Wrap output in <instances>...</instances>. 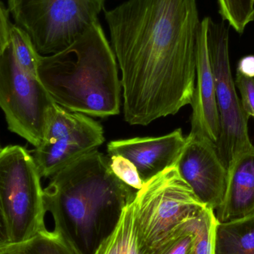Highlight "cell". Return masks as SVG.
<instances>
[{
	"mask_svg": "<svg viewBox=\"0 0 254 254\" xmlns=\"http://www.w3.org/2000/svg\"><path fill=\"white\" fill-rule=\"evenodd\" d=\"M104 11L127 123L147 126L190 104L201 25L197 0H127Z\"/></svg>",
	"mask_w": 254,
	"mask_h": 254,
	"instance_id": "6da1fadb",
	"label": "cell"
},
{
	"mask_svg": "<svg viewBox=\"0 0 254 254\" xmlns=\"http://www.w3.org/2000/svg\"><path fill=\"white\" fill-rule=\"evenodd\" d=\"M50 179L43 189L46 211L78 254H95L137 192L114 174L110 157L98 149Z\"/></svg>",
	"mask_w": 254,
	"mask_h": 254,
	"instance_id": "7a4b0ae2",
	"label": "cell"
},
{
	"mask_svg": "<svg viewBox=\"0 0 254 254\" xmlns=\"http://www.w3.org/2000/svg\"><path fill=\"white\" fill-rule=\"evenodd\" d=\"M37 76L53 101L68 111L102 119L120 113L118 62L99 22L62 52L41 55Z\"/></svg>",
	"mask_w": 254,
	"mask_h": 254,
	"instance_id": "3957f363",
	"label": "cell"
},
{
	"mask_svg": "<svg viewBox=\"0 0 254 254\" xmlns=\"http://www.w3.org/2000/svg\"><path fill=\"white\" fill-rule=\"evenodd\" d=\"M106 0H7L15 25L42 56L62 52L98 22Z\"/></svg>",
	"mask_w": 254,
	"mask_h": 254,
	"instance_id": "277c9868",
	"label": "cell"
},
{
	"mask_svg": "<svg viewBox=\"0 0 254 254\" xmlns=\"http://www.w3.org/2000/svg\"><path fill=\"white\" fill-rule=\"evenodd\" d=\"M41 176L32 154L23 146L9 145L0 150V204L10 245L29 241L47 229Z\"/></svg>",
	"mask_w": 254,
	"mask_h": 254,
	"instance_id": "5b68a950",
	"label": "cell"
},
{
	"mask_svg": "<svg viewBox=\"0 0 254 254\" xmlns=\"http://www.w3.org/2000/svg\"><path fill=\"white\" fill-rule=\"evenodd\" d=\"M142 244L148 254L181 224L204 207L176 166L143 184L132 201Z\"/></svg>",
	"mask_w": 254,
	"mask_h": 254,
	"instance_id": "8992f818",
	"label": "cell"
},
{
	"mask_svg": "<svg viewBox=\"0 0 254 254\" xmlns=\"http://www.w3.org/2000/svg\"><path fill=\"white\" fill-rule=\"evenodd\" d=\"M207 34V47L215 82L216 105L220 131L216 143L218 153L228 169L236 155L254 146L249 134L250 118L244 111L237 95L231 71L229 55V27L225 21L202 19Z\"/></svg>",
	"mask_w": 254,
	"mask_h": 254,
	"instance_id": "52a82bcc",
	"label": "cell"
},
{
	"mask_svg": "<svg viewBox=\"0 0 254 254\" xmlns=\"http://www.w3.org/2000/svg\"><path fill=\"white\" fill-rule=\"evenodd\" d=\"M55 104L38 77L18 65L8 43L0 54V108L8 129L37 147Z\"/></svg>",
	"mask_w": 254,
	"mask_h": 254,
	"instance_id": "ba28073f",
	"label": "cell"
},
{
	"mask_svg": "<svg viewBox=\"0 0 254 254\" xmlns=\"http://www.w3.org/2000/svg\"><path fill=\"white\" fill-rule=\"evenodd\" d=\"M105 141L104 128L90 116L55 104L33 158L42 178H52Z\"/></svg>",
	"mask_w": 254,
	"mask_h": 254,
	"instance_id": "9c48e42d",
	"label": "cell"
},
{
	"mask_svg": "<svg viewBox=\"0 0 254 254\" xmlns=\"http://www.w3.org/2000/svg\"><path fill=\"white\" fill-rule=\"evenodd\" d=\"M187 138L188 142L176 168L196 198L215 211L225 198L228 169L214 143L206 137L190 134Z\"/></svg>",
	"mask_w": 254,
	"mask_h": 254,
	"instance_id": "30bf717a",
	"label": "cell"
},
{
	"mask_svg": "<svg viewBox=\"0 0 254 254\" xmlns=\"http://www.w3.org/2000/svg\"><path fill=\"white\" fill-rule=\"evenodd\" d=\"M188 138L182 128L159 137H137L113 140L107 144L109 157L120 155L129 160L146 183L167 169L175 167Z\"/></svg>",
	"mask_w": 254,
	"mask_h": 254,
	"instance_id": "8fae6325",
	"label": "cell"
},
{
	"mask_svg": "<svg viewBox=\"0 0 254 254\" xmlns=\"http://www.w3.org/2000/svg\"><path fill=\"white\" fill-rule=\"evenodd\" d=\"M190 105L192 112L190 134L206 137L216 144L220 131V123L207 34L202 21L197 46L195 89Z\"/></svg>",
	"mask_w": 254,
	"mask_h": 254,
	"instance_id": "7c38bea8",
	"label": "cell"
},
{
	"mask_svg": "<svg viewBox=\"0 0 254 254\" xmlns=\"http://www.w3.org/2000/svg\"><path fill=\"white\" fill-rule=\"evenodd\" d=\"M228 173L225 198L215 213L218 222L254 215V146L234 157Z\"/></svg>",
	"mask_w": 254,
	"mask_h": 254,
	"instance_id": "4fadbf2b",
	"label": "cell"
},
{
	"mask_svg": "<svg viewBox=\"0 0 254 254\" xmlns=\"http://www.w3.org/2000/svg\"><path fill=\"white\" fill-rule=\"evenodd\" d=\"M95 254H148L140 240L132 201L124 209L114 229Z\"/></svg>",
	"mask_w": 254,
	"mask_h": 254,
	"instance_id": "5bb4252c",
	"label": "cell"
},
{
	"mask_svg": "<svg viewBox=\"0 0 254 254\" xmlns=\"http://www.w3.org/2000/svg\"><path fill=\"white\" fill-rule=\"evenodd\" d=\"M214 254H254V215L231 222H217Z\"/></svg>",
	"mask_w": 254,
	"mask_h": 254,
	"instance_id": "9a60e30c",
	"label": "cell"
},
{
	"mask_svg": "<svg viewBox=\"0 0 254 254\" xmlns=\"http://www.w3.org/2000/svg\"><path fill=\"white\" fill-rule=\"evenodd\" d=\"M0 254H78L65 237L56 229H47L29 241L10 245Z\"/></svg>",
	"mask_w": 254,
	"mask_h": 254,
	"instance_id": "2e32d148",
	"label": "cell"
},
{
	"mask_svg": "<svg viewBox=\"0 0 254 254\" xmlns=\"http://www.w3.org/2000/svg\"><path fill=\"white\" fill-rule=\"evenodd\" d=\"M9 44L21 68L28 74L38 77L37 70L41 55L37 52L28 34L14 23L10 26Z\"/></svg>",
	"mask_w": 254,
	"mask_h": 254,
	"instance_id": "e0dca14e",
	"label": "cell"
},
{
	"mask_svg": "<svg viewBox=\"0 0 254 254\" xmlns=\"http://www.w3.org/2000/svg\"><path fill=\"white\" fill-rule=\"evenodd\" d=\"M217 219L214 210L204 207L193 218L195 234L192 254H214L215 230Z\"/></svg>",
	"mask_w": 254,
	"mask_h": 254,
	"instance_id": "ac0fdd59",
	"label": "cell"
},
{
	"mask_svg": "<svg viewBox=\"0 0 254 254\" xmlns=\"http://www.w3.org/2000/svg\"><path fill=\"white\" fill-rule=\"evenodd\" d=\"M194 217L181 224L150 254H192L195 241Z\"/></svg>",
	"mask_w": 254,
	"mask_h": 254,
	"instance_id": "d6986e66",
	"label": "cell"
},
{
	"mask_svg": "<svg viewBox=\"0 0 254 254\" xmlns=\"http://www.w3.org/2000/svg\"><path fill=\"white\" fill-rule=\"evenodd\" d=\"M219 13L234 31L243 34L254 21V0H217Z\"/></svg>",
	"mask_w": 254,
	"mask_h": 254,
	"instance_id": "ffe728a7",
	"label": "cell"
},
{
	"mask_svg": "<svg viewBox=\"0 0 254 254\" xmlns=\"http://www.w3.org/2000/svg\"><path fill=\"white\" fill-rule=\"evenodd\" d=\"M110 158V167L121 181L136 191L141 189L144 183L140 179L135 166L129 160L120 155Z\"/></svg>",
	"mask_w": 254,
	"mask_h": 254,
	"instance_id": "44dd1931",
	"label": "cell"
},
{
	"mask_svg": "<svg viewBox=\"0 0 254 254\" xmlns=\"http://www.w3.org/2000/svg\"><path fill=\"white\" fill-rule=\"evenodd\" d=\"M235 83L241 96L240 98L244 111L249 118L254 119V77H246L237 72Z\"/></svg>",
	"mask_w": 254,
	"mask_h": 254,
	"instance_id": "7402d4cb",
	"label": "cell"
},
{
	"mask_svg": "<svg viewBox=\"0 0 254 254\" xmlns=\"http://www.w3.org/2000/svg\"><path fill=\"white\" fill-rule=\"evenodd\" d=\"M8 10L5 7H0V54L4 50L9 43L11 22L9 19Z\"/></svg>",
	"mask_w": 254,
	"mask_h": 254,
	"instance_id": "603a6c76",
	"label": "cell"
},
{
	"mask_svg": "<svg viewBox=\"0 0 254 254\" xmlns=\"http://www.w3.org/2000/svg\"><path fill=\"white\" fill-rule=\"evenodd\" d=\"M10 234L4 212L0 204V252L10 246Z\"/></svg>",
	"mask_w": 254,
	"mask_h": 254,
	"instance_id": "cb8c5ba5",
	"label": "cell"
},
{
	"mask_svg": "<svg viewBox=\"0 0 254 254\" xmlns=\"http://www.w3.org/2000/svg\"><path fill=\"white\" fill-rule=\"evenodd\" d=\"M237 72L246 77H254V55L242 58L237 65Z\"/></svg>",
	"mask_w": 254,
	"mask_h": 254,
	"instance_id": "d4e9b609",
	"label": "cell"
},
{
	"mask_svg": "<svg viewBox=\"0 0 254 254\" xmlns=\"http://www.w3.org/2000/svg\"><path fill=\"white\" fill-rule=\"evenodd\" d=\"M4 4H3L2 2H1V0H0V7H4Z\"/></svg>",
	"mask_w": 254,
	"mask_h": 254,
	"instance_id": "484cf974",
	"label": "cell"
},
{
	"mask_svg": "<svg viewBox=\"0 0 254 254\" xmlns=\"http://www.w3.org/2000/svg\"><path fill=\"white\" fill-rule=\"evenodd\" d=\"M1 146H0V150H1Z\"/></svg>",
	"mask_w": 254,
	"mask_h": 254,
	"instance_id": "4316f807",
	"label": "cell"
}]
</instances>
